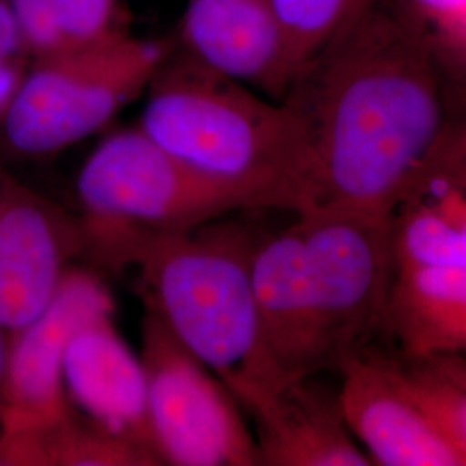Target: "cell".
<instances>
[{
    "label": "cell",
    "instance_id": "cell-19",
    "mask_svg": "<svg viewBox=\"0 0 466 466\" xmlns=\"http://www.w3.org/2000/svg\"><path fill=\"white\" fill-rule=\"evenodd\" d=\"M298 76L373 0H273Z\"/></svg>",
    "mask_w": 466,
    "mask_h": 466
},
{
    "label": "cell",
    "instance_id": "cell-2",
    "mask_svg": "<svg viewBox=\"0 0 466 466\" xmlns=\"http://www.w3.org/2000/svg\"><path fill=\"white\" fill-rule=\"evenodd\" d=\"M84 227L86 254L104 267L132 268L146 309L163 319L235 400L289 379L268 352L254 299L259 230L227 217L171 232L85 219Z\"/></svg>",
    "mask_w": 466,
    "mask_h": 466
},
{
    "label": "cell",
    "instance_id": "cell-13",
    "mask_svg": "<svg viewBox=\"0 0 466 466\" xmlns=\"http://www.w3.org/2000/svg\"><path fill=\"white\" fill-rule=\"evenodd\" d=\"M63 380L76 411L163 465L150 429L146 370L117 332L115 313L88 319L71 337Z\"/></svg>",
    "mask_w": 466,
    "mask_h": 466
},
{
    "label": "cell",
    "instance_id": "cell-1",
    "mask_svg": "<svg viewBox=\"0 0 466 466\" xmlns=\"http://www.w3.org/2000/svg\"><path fill=\"white\" fill-rule=\"evenodd\" d=\"M283 100L306 137L313 209L370 217L392 218L456 115L444 73L387 0H373L321 50Z\"/></svg>",
    "mask_w": 466,
    "mask_h": 466
},
{
    "label": "cell",
    "instance_id": "cell-22",
    "mask_svg": "<svg viewBox=\"0 0 466 466\" xmlns=\"http://www.w3.org/2000/svg\"><path fill=\"white\" fill-rule=\"evenodd\" d=\"M32 59L69 49L52 0H9Z\"/></svg>",
    "mask_w": 466,
    "mask_h": 466
},
{
    "label": "cell",
    "instance_id": "cell-18",
    "mask_svg": "<svg viewBox=\"0 0 466 466\" xmlns=\"http://www.w3.org/2000/svg\"><path fill=\"white\" fill-rule=\"evenodd\" d=\"M432 54L454 94H466V0H387Z\"/></svg>",
    "mask_w": 466,
    "mask_h": 466
},
{
    "label": "cell",
    "instance_id": "cell-26",
    "mask_svg": "<svg viewBox=\"0 0 466 466\" xmlns=\"http://www.w3.org/2000/svg\"><path fill=\"white\" fill-rule=\"evenodd\" d=\"M456 97V125L466 147V94H454Z\"/></svg>",
    "mask_w": 466,
    "mask_h": 466
},
{
    "label": "cell",
    "instance_id": "cell-14",
    "mask_svg": "<svg viewBox=\"0 0 466 466\" xmlns=\"http://www.w3.org/2000/svg\"><path fill=\"white\" fill-rule=\"evenodd\" d=\"M394 268H466V147L452 121L431 167L392 215Z\"/></svg>",
    "mask_w": 466,
    "mask_h": 466
},
{
    "label": "cell",
    "instance_id": "cell-7",
    "mask_svg": "<svg viewBox=\"0 0 466 466\" xmlns=\"http://www.w3.org/2000/svg\"><path fill=\"white\" fill-rule=\"evenodd\" d=\"M140 360L163 465H259L254 433L228 387L150 309L142 321Z\"/></svg>",
    "mask_w": 466,
    "mask_h": 466
},
{
    "label": "cell",
    "instance_id": "cell-25",
    "mask_svg": "<svg viewBox=\"0 0 466 466\" xmlns=\"http://www.w3.org/2000/svg\"><path fill=\"white\" fill-rule=\"evenodd\" d=\"M9 346H11V332L0 323V410L4 404L5 382H7V367H9Z\"/></svg>",
    "mask_w": 466,
    "mask_h": 466
},
{
    "label": "cell",
    "instance_id": "cell-21",
    "mask_svg": "<svg viewBox=\"0 0 466 466\" xmlns=\"http://www.w3.org/2000/svg\"><path fill=\"white\" fill-rule=\"evenodd\" d=\"M69 47H85L127 32L117 0H52Z\"/></svg>",
    "mask_w": 466,
    "mask_h": 466
},
{
    "label": "cell",
    "instance_id": "cell-23",
    "mask_svg": "<svg viewBox=\"0 0 466 466\" xmlns=\"http://www.w3.org/2000/svg\"><path fill=\"white\" fill-rule=\"evenodd\" d=\"M32 59H19L0 54V123L7 115Z\"/></svg>",
    "mask_w": 466,
    "mask_h": 466
},
{
    "label": "cell",
    "instance_id": "cell-10",
    "mask_svg": "<svg viewBox=\"0 0 466 466\" xmlns=\"http://www.w3.org/2000/svg\"><path fill=\"white\" fill-rule=\"evenodd\" d=\"M339 371L342 415L373 465L463 466L408 392L398 363L365 350Z\"/></svg>",
    "mask_w": 466,
    "mask_h": 466
},
{
    "label": "cell",
    "instance_id": "cell-9",
    "mask_svg": "<svg viewBox=\"0 0 466 466\" xmlns=\"http://www.w3.org/2000/svg\"><path fill=\"white\" fill-rule=\"evenodd\" d=\"M82 254L84 219L21 184L0 163V323L11 333L30 323Z\"/></svg>",
    "mask_w": 466,
    "mask_h": 466
},
{
    "label": "cell",
    "instance_id": "cell-15",
    "mask_svg": "<svg viewBox=\"0 0 466 466\" xmlns=\"http://www.w3.org/2000/svg\"><path fill=\"white\" fill-rule=\"evenodd\" d=\"M252 287L268 352L285 377H313L308 258L299 221L261 237L252 258ZM318 377V375H317Z\"/></svg>",
    "mask_w": 466,
    "mask_h": 466
},
{
    "label": "cell",
    "instance_id": "cell-12",
    "mask_svg": "<svg viewBox=\"0 0 466 466\" xmlns=\"http://www.w3.org/2000/svg\"><path fill=\"white\" fill-rule=\"evenodd\" d=\"M237 402L254 421L259 465H373L350 433L339 392L317 375L285 379Z\"/></svg>",
    "mask_w": 466,
    "mask_h": 466
},
{
    "label": "cell",
    "instance_id": "cell-6",
    "mask_svg": "<svg viewBox=\"0 0 466 466\" xmlns=\"http://www.w3.org/2000/svg\"><path fill=\"white\" fill-rule=\"evenodd\" d=\"M84 219L152 232L187 230L246 206L230 190L187 167L138 127L107 135L76 178Z\"/></svg>",
    "mask_w": 466,
    "mask_h": 466
},
{
    "label": "cell",
    "instance_id": "cell-11",
    "mask_svg": "<svg viewBox=\"0 0 466 466\" xmlns=\"http://www.w3.org/2000/svg\"><path fill=\"white\" fill-rule=\"evenodd\" d=\"M182 50L269 99L298 80L273 0H187Z\"/></svg>",
    "mask_w": 466,
    "mask_h": 466
},
{
    "label": "cell",
    "instance_id": "cell-16",
    "mask_svg": "<svg viewBox=\"0 0 466 466\" xmlns=\"http://www.w3.org/2000/svg\"><path fill=\"white\" fill-rule=\"evenodd\" d=\"M387 325L413 361L466 356V268H394Z\"/></svg>",
    "mask_w": 466,
    "mask_h": 466
},
{
    "label": "cell",
    "instance_id": "cell-24",
    "mask_svg": "<svg viewBox=\"0 0 466 466\" xmlns=\"http://www.w3.org/2000/svg\"><path fill=\"white\" fill-rule=\"evenodd\" d=\"M466 387V356H448L427 361Z\"/></svg>",
    "mask_w": 466,
    "mask_h": 466
},
{
    "label": "cell",
    "instance_id": "cell-8",
    "mask_svg": "<svg viewBox=\"0 0 466 466\" xmlns=\"http://www.w3.org/2000/svg\"><path fill=\"white\" fill-rule=\"evenodd\" d=\"M106 313H116L109 287L94 269L73 265L44 311L11 333L0 431L44 425L75 410L63 380L67 344L88 319Z\"/></svg>",
    "mask_w": 466,
    "mask_h": 466
},
{
    "label": "cell",
    "instance_id": "cell-17",
    "mask_svg": "<svg viewBox=\"0 0 466 466\" xmlns=\"http://www.w3.org/2000/svg\"><path fill=\"white\" fill-rule=\"evenodd\" d=\"M156 458L73 410L44 425L0 431V466H157Z\"/></svg>",
    "mask_w": 466,
    "mask_h": 466
},
{
    "label": "cell",
    "instance_id": "cell-4",
    "mask_svg": "<svg viewBox=\"0 0 466 466\" xmlns=\"http://www.w3.org/2000/svg\"><path fill=\"white\" fill-rule=\"evenodd\" d=\"M171 50L123 32L32 59L0 123V163L52 157L97 134L146 94Z\"/></svg>",
    "mask_w": 466,
    "mask_h": 466
},
{
    "label": "cell",
    "instance_id": "cell-20",
    "mask_svg": "<svg viewBox=\"0 0 466 466\" xmlns=\"http://www.w3.org/2000/svg\"><path fill=\"white\" fill-rule=\"evenodd\" d=\"M415 363L413 368L400 365V379L435 431L466 466V387L427 361Z\"/></svg>",
    "mask_w": 466,
    "mask_h": 466
},
{
    "label": "cell",
    "instance_id": "cell-3",
    "mask_svg": "<svg viewBox=\"0 0 466 466\" xmlns=\"http://www.w3.org/2000/svg\"><path fill=\"white\" fill-rule=\"evenodd\" d=\"M138 128L230 190L248 211L315 208L309 150L296 111L185 50H171L146 90Z\"/></svg>",
    "mask_w": 466,
    "mask_h": 466
},
{
    "label": "cell",
    "instance_id": "cell-5",
    "mask_svg": "<svg viewBox=\"0 0 466 466\" xmlns=\"http://www.w3.org/2000/svg\"><path fill=\"white\" fill-rule=\"evenodd\" d=\"M308 258L313 365L340 370L387 323L394 277L392 218L337 209L296 215Z\"/></svg>",
    "mask_w": 466,
    "mask_h": 466
}]
</instances>
